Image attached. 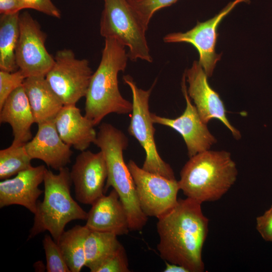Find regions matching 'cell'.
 <instances>
[{
	"label": "cell",
	"instance_id": "4dcf8cb0",
	"mask_svg": "<svg viewBox=\"0 0 272 272\" xmlns=\"http://www.w3.org/2000/svg\"><path fill=\"white\" fill-rule=\"evenodd\" d=\"M27 9L22 0H0L1 14H12Z\"/></svg>",
	"mask_w": 272,
	"mask_h": 272
},
{
	"label": "cell",
	"instance_id": "83f0119b",
	"mask_svg": "<svg viewBox=\"0 0 272 272\" xmlns=\"http://www.w3.org/2000/svg\"><path fill=\"white\" fill-rule=\"evenodd\" d=\"M128 262L122 245L115 253L103 261L95 272H128Z\"/></svg>",
	"mask_w": 272,
	"mask_h": 272
},
{
	"label": "cell",
	"instance_id": "6da1fadb",
	"mask_svg": "<svg viewBox=\"0 0 272 272\" xmlns=\"http://www.w3.org/2000/svg\"><path fill=\"white\" fill-rule=\"evenodd\" d=\"M201 203L191 198L178 199L175 207L158 218L157 249L165 261L182 265L189 272H202V250L209 231V219Z\"/></svg>",
	"mask_w": 272,
	"mask_h": 272
},
{
	"label": "cell",
	"instance_id": "5bb4252c",
	"mask_svg": "<svg viewBox=\"0 0 272 272\" xmlns=\"http://www.w3.org/2000/svg\"><path fill=\"white\" fill-rule=\"evenodd\" d=\"M184 75L188 84V95L193 100L202 121L208 124L212 119H217L226 126L235 139H240V132L229 121L223 101L210 86L208 77L198 61H194Z\"/></svg>",
	"mask_w": 272,
	"mask_h": 272
},
{
	"label": "cell",
	"instance_id": "4316f807",
	"mask_svg": "<svg viewBox=\"0 0 272 272\" xmlns=\"http://www.w3.org/2000/svg\"><path fill=\"white\" fill-rule=\"evenodd\" d=\"M26 78L19 70L14 72L0 71V108L9 95L23 85Z\"/></svg>",
	"mask_w": 272,
	"mask_h": 272
},
{
	"label": "cell",
	"instance_id": "8992f818",
	"mask_svg": "<svg viewBox=\"0 0 272 272\" xmlns=\"http://www.w3.org/2000/svg\"><path fill=\"white\" fill-rule=\"evenodd\" d=\"M100 32L105 38H113L128 48V58L152 62L146 37L147 30L127 0H103Z\"/></svg>",
	"mask_w": 272,
	"mask_h": 272
},
{
	"label": "cell",
	"instance_id": "277c9868",
	"mask_svg": "<svg viewBox=\"0 0 272 272\" xmlns=\"http://www.w3.org/2000/svg\"><path fill=\"white\" fill-rule=\"evenodd\" d=\"M128 140L120 130L108 123H102L94 143L102 152L107 170L104 192L112 187L119 195L127 213L130 230L140 231L146 225L148 217L142 211L135 184L123 156Z\"/></svg>",
	"mask_w": 272,
	"mask_h": 272
},
{
	"label": "cell",
	"instance_id": "5b68a950",
	"mask_svg": "<svg viewBox=\"0 0 272 272\" xmlns=\"http://www.w3.org/2000/svg\"><path fill=\"white\" fill-rule=\"evenodd\" d=\"M58 174L46 170L44 178V198L38 201L34 222L28 236L32 238L47 231L57 242L66 225L76 220H86V213L71 193L72 181L70 171L64 167Z\"/></svg>",
	"mask_w": 272,
	"mask_h": 272
},
{
	"label": "cell",
	"instance_id": "8fae6325",
	"mask_svg": "<svg viewBox=\"0 0 272 272\" xmlns=\"http://www.w3.org/2000/svg\"><path fill=\"white\" fill-rule=\"evenodd\" d=\"M248 1L235 0L231 2L212 19L203 22H198L192 29L186 32L167 34L164 37L163 41L165 43L185 42L192 44L198 52L199 63L208 77H211L217 61L221 57V55L217 54L215 51L219 24L236 5Z\"/></svg>",
	"mask_w": 272,
	"mask_h": 272
},
{
	"label": "cell",
	"instance_id": "ffe728a7",
	"mask_svg": "<svg viewBox=\"0 0 272 272\" xmlns=\"http://www.w3.org/2000/svg\"><path fill=\"white\" fill-rule=\"evenodd\" d=\"M25 93L38 124L55 119L63 104L51 89L45 77L26 78L23 83Z\"/></svg>",
	"mask_w": 272,
	"mask_h": 272
},
{
	"label": "cell",
	"instance_id": "484cf974",
	"mask_svg": "<svg viewBox=\"0 0 272 272\" xmlns=\"http://www.w3.org/2000/svg\"><path fill=\"white\" fill-rule=\"evenodd\" d=\"M47 272H71L61 251L53 238L45 235L42 240Z\"/></svg>",
	"mask_w": 272,
	"mask_h": 272
},
{
	"label": "cell",
	"instance_id": "f1b7e54d",
	"mask_svg": "<svg viewBox=\"0 0 272 272\" xmlns=\"http://www.w3.org/2000/svg\"><path fill=\"white\" fill-rule=\"evenodd\" d=\"M256 230L266 241H272V205L262 215L256 218Z\"/></svg>",
	"mask_w": 272,
	"mask_h": 272
},
{
	"label": "cell",
	"instance_id": "52a82bcc",
	"mask_svg": "<svg viewBox=\"0 0 272 272\" xmlns=\"http://www.w3.org/2000/svg\"><path fill=\"white\" fill-rule=\"evenodd\" d=\"M130 88L132 98V109L128 132L140 143L146 153L142 168L170 179H176L171 166L160 157L154 139L155 129L149 110V98L152 87L147 90L139 88L131 77H123Z\"/></svg>",
	"mask_w": 272,
	"mask_h": 272
},
{
	"label": "cell",
	"instance_id": "7402d4cb",
	"mask_svg": "<svg viewBox=\"0 0 272 272\" xmlns=\"http://www.w3.org/2000/svg\"><path fill=\"white\" fill-rule=\"evenodd\" d=\"M19 13L1 14L0 18V70L14 72L19 70L15 51L19 36Z\"/></svg>",
	"mask_w": 272,
	"mask_h": 272
},
{
	"label": "cell",
	"instance_id": "cb8c5ba5",
	"mask_svg": "<svg viewBox=\"0 0 272 272\" xmlns=\"http://www.w3.org/2000/svg\"><path fill=\"white\" fill-rule=\"evenodd\" d=\"M32 159L24 145H12L0 150V179H8L31 167Z\"/></svg>",
	"mask_w": 272,
	"mask_h": 272
},
{
	"label": "cell",
	"instance_id": "2e32d148",
	"mask_svg": "<svg viewBox=\"0 0 272 272\" xmlns=\"http://www.w3.org/2000/svg\"><path fill=\"white\" fill-rule=\"evenodd\" d=\"M25 147L32 160H40L58 171L70 163L73 154L71 146L60 137L54 120L38 124L36 135Z\"/></svg>",
	"mask_w": 272,
	"mask_h": 272
},
{
	"label": "cell",
	"instance_id": "e0dca14e",
	"mask_svg": "<svg viewBox=\"0 0 272 272\" xmlns=\"http://www.w3.org/2000/svg\"><path fill=\"white\" fill-rule=\"evenodd\" d=\"M86 220L85 226L91 231L118 236L127 234L130 230L126 210L114 189L92 205Z\"/></svg>",
	"mask_w": 272,
	"mask_h": 272
},
{
	"label": "cell",
	"instance_id": "ac0fdd59",
	"mask_svg": "<svg viewBox=\"0 0 272 272\" xmlns=\"http://www.w3.org/2000/svg\"><path fill=\"white\" fill-rule=\"evenodd\" d=\"M54 122L62 140L78 151L86 150L96 139L94 124L75 104L63 105Z\"/></svg>",
	"mask_w": 272,
	"mask_h": 272
},
{
	"label": "cell",
	"instance_id": "3957f363",
	"mask_svg": "<svg viewBox=\"0 0 272 272\" xmlns=\"http://www.w3.org/2000/svg\"><path fill=\"white\" fill-rule=\"evenodd\" d=\"M180 175V190L202 203L226 194L236 182L238 170L229 152L208 150L190 157Z\"/></svg>",
	"mask_w": 272,
	"mask_h": 272
},
{
	"label": "cell",
	"instance_id": "44dd1931",
	"mask_svg": "<svg viewBox=\"0 0 272 272\" xmlns=\"http://www.w3.org/2000/svg\"><path fill=\"white\" fill-rule=\"evenodd\" d=\"M89 231L85 225H76L64 231L56 242L71 272H79L85 266V242Z\"/></svg>",
	"mask_w": 272,
	"mask_h": 272
},
{
	"label": "cell",
	"instance_id": "7a4b0ae2",
	"mask_svg": "<svg viewBox=\"0 0 272 272\" xmlns=\"http://www.w3.org/2000/svg\"><path fill=\"white\" fill-rule=\"evenodd\" d=\"M128 58L125 46L115 39H105L100 62L85 96V115L95 126L110 113H131L132 104L121 95L117 78L124 71Z\"/></svg>",
	"mask_w": 272,
	"mask_h": 272
},
{
	"label": "cell",
	"instance_id": "603a6c76",
	"mask_svg": "<svg viewBox=\"0 0 272 272\" xmlns=\"http://www.w3.org/2000/svg\"><path fill=\"white\" fill-rule=\"evenodd\" d=\"M117 235L108 232L90 230L85 242V266L95 272L105 259L115 253L122 246Z\"/></svg>",
	"mask_w": 272,
	"mask_h": 272
},
{
	"label": "cell",
	"instance_id": "30bf717a",
	"mask_svg": "<svg viewBox=\"0 0 272 272\" xmlns=\"http://www.w3.org/2000/svg\"><path fill=\"white\" fill-rule=\"evenodd\" d=\"M46 34L28 12L19 15V36L15 51L16 63L26 78L45 77L54 59L47 51Z\"/></svg>",
	"mask_w": 272,
	"mask_h": 272
},
{
	"label": "cell",
	"instance_id": "f546056e",
	"mask_svg": "<svg viewBox=\"0 0 272 272\" xmlns=\"http://www.w3.org/2000/svg\"><path fill=\"white\" fill-rule=\"evenodd\" d=\"M27 9H31L48 16L60 18L59 10L54 5L51 0H22Z\"/></svg>",
	"mask_w": 272,
	"mask_h": 272
},
{
	"label": "cell",
	"instance_id": "1f68e13d",
	"mask_svg": "<svg viewBox=\"0 0 272 272\" xmlns=\"http://www.w3.org/2000/svg\"><path fill=\"white\" fill-rule=\"evenodd\" d=\"M164 272H189L187 269L184 266L170 263L166 261V267L164 270Z\"/></svg>",
	"mask_w": 272,
	"mask_h": 272
},
{
	"label": "cell",
	"instance_id": "ba28073f",
	"mask_svg": "<svg viewBox=\"0 0 272 272\" xmlns=\"http://www.w3.org/2000/svg\"><path fill=\"white\" fill-rule=\"evenodd\" d=\"M45 76L63 105L75 104L85 97L93 72L86 59H78L69 49L58 50Z\"/></svg>",
	"mask_w": 272,
	"mask_h": 272
},
{
	"label": "cell",
	"instance_id": "7c38bea8",
	"mask_svg": "<svg viewBox=\"0 0 272 272\" xmlns=\"http://www.w3.org/2000/svg\"><path fill=\"white\" fill-rule=\"evenodd\" d=\"M181 84L186 101V107L182 114L176 118L162 117L153 113H151V116L154 123L169 127L182 136L190 158L210 150L217 143V139L209 130L207 124L202 121L195 105L191 102L187 93L184 74Z\"/></svg>",
	"mask_w": 272,
	"mask_h": 272
},
{
	"label": "cell",
	"instance_id": "d4e9b609",
	"mask_svg": "<svg viewBox=\"0 0 272 272\" xmlns=\"http://www.w3.org/2000/svg\"><path fill=\"white\" fill-rule=\"evenodd\" d=\"M147 30L153 16L157 11L170 6L178 0H127Z\"/></svg>",
	"mask_w": 272,
	"mask_h": 272
},
{
	"label": "cell",
	"instance_id": "d6986e66",
	"mask_svg": "<svg viewBox=\"0 0 272 272\" xmlns=\"http://www.w3.org/2000/svg\"><path fill=\"white\" fill-rule=\"evenodd\" d=\"M0 122L7 123L12 127L13 144L24 145L31 140V128L35 121L23 85L9 95L0 108Z\"/></svg>",
	"mask_w": 272,
	"mask_h": 272
},
{
	"label": "cell",
	"instance_id": "9a60e30c",
	"mask_svg": "<svg viewBox=\"0 0 272 272\" xmlns=\"http://www.w3.org/2000/svg\"><path fill=\"white\" fill-rule=\"evenodd\" d=\"M47 169L44 165L29 168L12 178L0 182V208L17 205L34 214L37 199L43 191L39 188Z\"/></svg>",
	"mask_w": 272,
	"mask_h": 272
},
{
	"label": "cell",
	"instance_id": "9c48e42d",
	"mask_svg": "<svg viewBox=\"0 0 272 272\" xmlns=\"http://www.w3.org/2000/svg\"><path fill=\"white\" fill-rule=\"evenodd\" d=\"M127 165L140 207L146 216L158 219L175 207L180 190L178 181L147 171L131 160Z\"/></svg>",
	"mask_w": 272,
	"mask_h": 272
},
{
	"label": "cell",
	"instance_id": "4fadbf2b",
	"mask_svg": "<svg viewBox=\"0 0 272 272\" xmlns=\"http://www.w3.org/2000/svg\"><path fill=\"white\" fill-rule=\"evenodd\" d=\"M70 175L76 199L92 206L105 193L107 170L102 152L82 151L76 159Z\"/></svg>",
	"mask_w": 272,
	"mask_h": 272
}]
</instances>
